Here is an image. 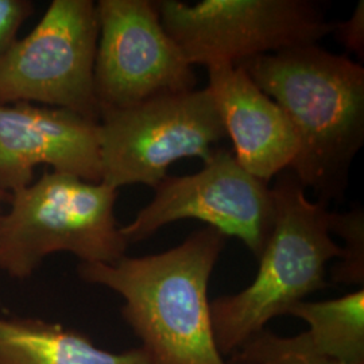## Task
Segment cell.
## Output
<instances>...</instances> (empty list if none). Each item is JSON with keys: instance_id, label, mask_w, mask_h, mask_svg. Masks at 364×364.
<instances>
[{"instance_id": "obj_1", "label": "cell", "mask_w": 364, "mask_h": 364, "mask_svg": "<svg viewBox=\"0 0 364 364\" xmlns=\"http://www.w3.org/2000/svg\"><path fill=\"white\" fill-rule=\"evenodd\" d=\"M236 65L290 119L299 149L289 170L318 203H341L364 142L363 66L316 43Z\"/></svg>"}, {"instance_id": "obj_2", "label": "cell", "mask_w": 364, "mask_h": 364, "mask_svg": "<svg viewBox=\"0 0 364 364\" xmlns=\"http://www.w3.org/2000/svg\"><path fill=\"white\" fill-rule=\"evenodd\" d=\"M225 240L207 225L159 254L80 263L78 275L124 299L122 316L156 364H228L216 347L208 299Z\"/></svg>"}, {"instance_id": "obj_3", "label": "cell", "mask_w": 364, "mask_h": 364, "mask_svg": "<svg viewBox=\"0 0 364 364\" xmlns=\"http://www.w3.org/2000/svg\"><path fill=\"white\" fill-rule=\"evenodd\" d=\"M275 219L254 282L210 301L216 347L232 355L274 317L289 314L305 297L328 287L326 263L344 252L331 237L326 204L309 201L305 186L287 169L274 183Z\"/></svg>"}, {"instance_id": "obj_4", "label": "cell", "mask_w": 364, "mask_h": 364, "mask_svg": "<svg viewBox=\"0 0 364 364\" xmlns=\"http://www.w3.org/2000/svg\"><path fill=\"white\" fill-rule=\"evenodd\" d=\"M117 189L57 171L14 192L0 213V272L27 279L45 258L70 252L81 263H114L127 240L115 218Z\"/></svg>"}, {"instance_id": "obj_5", "label": "cell", "mask_w": 364, "mask_h": 364, "mask_svg": "<svg viewBox=\"0 0 364 364\" xmlns=\"http://www.w3.org/2000/svg\"><path fill=\"white\" fill-rule=\"evenodd\" d=\"M102 182L111 188L144 183L153 189L183 158L205 162L227 136L208 88L159 96L99 117Z\"/></svg>"}, {"instance_id": "obj_6", "label": "cell", "mask_w": 364, "mask_h": 364, "mask_svg": "<svg viewBox=\"0 0 364 364\" xmlns=\"http://www.w3.org/2000/svg\"><path fill=\"white\" fill-rule=\"evenodd\" d=\"M165 31L191 65H236L250 58L314 45L333 25L306 0L156 1Z\"/></svg>"}, {"instance_id": "obj_7", "label": "cell", "mask_w": 364, "mask_h": 364, "mask_svg": "<svg viewBox=\"0 0 364 364\" xmlns=\"http://www.w3.org/2000/svg\"><path fill=\"white\" fill-rule=\"evenodd\" d=\"M96 3L53 0L36 27L0 54V105L64 108L99 122L93 68Z\"/></svg>"}, {"instance_id": "obj_8", "label": "cell", "mask_w": 364, "mask_h": 364, "mask_svg": "<svg viewBox=\"0 0 364 364\" xmlns=\"http://www.w3.org/2000/svg\"><path fill=\"white\" fill-rule=\"evenodd\" d=\"M96 10L93 91L99 112L195 90V72L162 26L156 1L100 0Z\"/></svg>"}, {"instance_id": "obj_9", "label": "cell", "mask_w": 364, "mask_h": 364, "mask_svg": "<svg viewBox=\"0 0 364 364\" xmlns=\"http://www.w3.org/2000/svg\"><path fill=\"white\" fill-rule=\"evenodd\" d=\"M183 219L204 221L224 236L240 239L258 259L273 230V191L243 169L234 153L216 149L198 173L166 176L153 201L120 232L130 246Z\"/></svg>"}, {"instance_id": "obj_10", "label": "cell", "mask_w": 364, "mask_h": 364, "mask_svg": "<svg viewBox=\"0 0 364 364\" xmlns=\"http://www.w3.org/2000/svg\"><path fill=\"white\" fill-rule=\"evenodd\" d=\"M102 182L99 122L64 108L0 105V189L9 195L34 181L38 165Z\"/></svg>"}, {"instance_id": "obj_11", "label": "cell", "mask_w": 364, "mask_h": 364, "mask_svg": "<svg viewBox=\"0 0 364 364\" xmlns=\"http://www.w3.org/2000/svg\"><path fill=\"white\" fill-rule=\"evenodd\" d=\"M208 75L209 92L242 168L264 182L289 169L299 141L285 111L239 65H210Z\"/></svg>"}, {"instance_id": "obj_12", "label": "cell", "mask_w": 364, "mask_h": 364, "mask_svg": "<svg viewBox=\"0 0 364 364\" xmlns=\"http://www.w3.org/2000/svg\"><path fill=\"white\" fill-rule=\"evenodd\" d=\"M0 364H156L139 347L102 350L87 335L27 317H0Z\"/></svg>"}, {"instance_id": "obj_13", "label": "cell", "mask_w": 364, "mask_h": 364, "mask_svg": "<svg viewBox=\"0 0 364 364\" xmlns=\"http://www.w3.org/2000/svg\"><path fill=\"white\" fill-rule=\"evenodd\" d=\"M289 314L304 320L313 346L340 364H364V291L340 299L299 302Z\"/></svg>"}, {"instance_id": "obj_14", "label": "cell", "mask_w": 364, "mask_h": 364, "mask_svg": "<svg viewBox=\"0 0 364 364\" xmlns=\"http://www.w3.org/2000/svg\"><path fill=\"white\" fill-rule=\"evenodd\" d=\"M231 364H340L313 346L308 332L282 338L263 329L231 355Z\"/></svg>"}, {"instance_id": "obj_15", "label": "cell", "mask_w": 364, "mask_h": 364, "mask_svg": "<svg viewBox=\"0 0 364 364\" xmlns=\"http://www.w3.org/2000/svg\"><path fill=\"white\" fill-rule=\"evenodd\" d=\"M329 231L338 234L344 242L343 258L332 270V279L338 284L363 285L364 213L353 209L348 213L329 212Z\"/></svg>"}, {"instance_id": "obj_16", "label": "cell", "mask_w": 364, "mask_h": 364, "mask_svg": "<svg viewBox=\"0 0 364 364\" xmlns=\"http://www.w3.org/2000/svg\"><path fill=\"white\" fill-rule=\"evenodd\" d=\"M34 13L28 0H0V54L9 50L18 36V30Z\"/></svg>"}, {"instance_id": "obj_17", "label": "cell", "mask_w": 364, "mask_h": 364, "mask_svg": "<svg viewBox=\"0 0 364 364\" xmlns=\"http://www.w3.org/2000/svg\"><path fill=\"white\" fill-rule=\"evenodd\" d=\"M338 39L347 49L363 58L364 52V1L360 0L356 10L347 22L333 26Z\"/></svg>"}, {"instance_id": "obj_18", "label": "cell", "mask_w": 364, "mask_h": 364, "mask_svg": "<svg viewBox=\"0 0 364 364\" xmlns=\"http://www.w3.org/2000/svg\"><path fill=\"white\" fill-rule=\"evenodd\" d=\"M10 197H11V196L9 195V193H6V192H3V191L0 189V207H1V204L10 201ZM0 213H1V209H0Z\"/></svg>"}, {"instance_id": "obj_19", "label": "cell", "mask_w": 364, "mask_h": 364, "mask_svg": "<svg viewBox=\"0 0 364 364\" xmlns=\"http://www.w3.org/2000/svg\"><path fill=\"white\" fill-rule=\"evenodd\" d=\"M228 364H231V363H228Z\"/></svg>"}]
</instances>
